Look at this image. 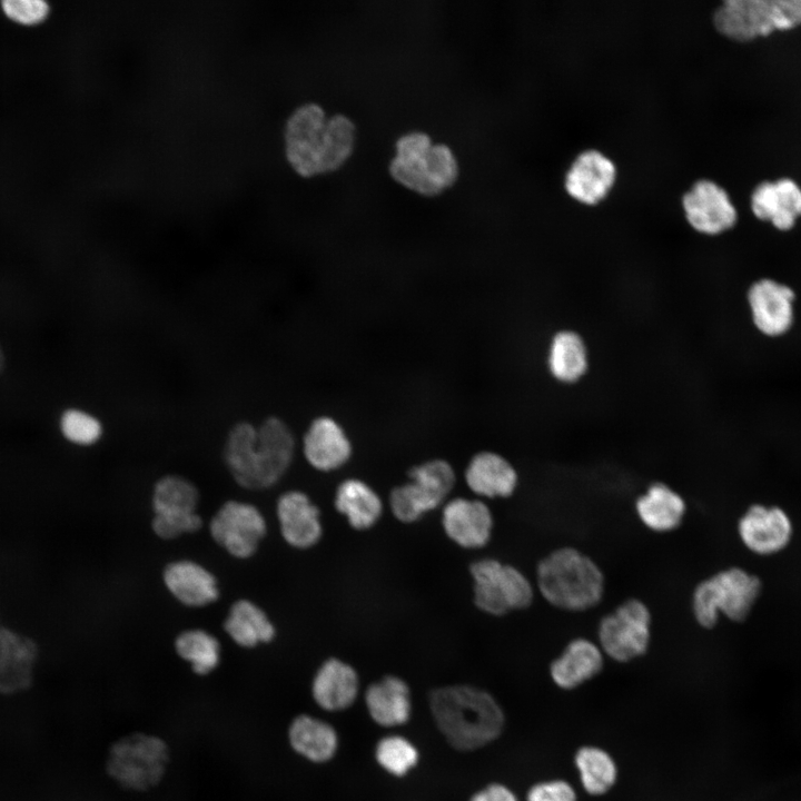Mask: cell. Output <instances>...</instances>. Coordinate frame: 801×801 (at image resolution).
Segmentation results:
<instances>
[{"label": "cell", "instance_id": "obj_40", "mask_svg": "<svg viewBox=\"0 0 801 801\" xmlns=\"http://www.w3.org/2000/svg\"><path fill=\"white\" fill-rule=\"evenodd\" d=\"M469 801H518L514 792L502 783H491L476 791Z\"/></svg>", "mask_w": 801, "mask_h": 801}, {"label": "cell", "instance_id": "obj_9", "mask_svg": "<svg viewBox=\"0 0 801 801\" xmlns=\"http://www.w3.org/2000/svg\"><path fill=\"white\" fill-rule=\"evenodd\" d=\"M713 21L724 36L748 41L801 24V0H728Z\"/></svg>", "mask_w": 801, "mask_h": 801}, {"label": "cell", "instance_id": "obj_6", "mask_svg": "<svg viewBox=\"0 0 801 801\" xmlns=\"http://www.w3.org/2000/svg\"><path fill=\"white\" fill-rule=\"evenodd\" d=\"M763 590L754 573L730 566L702 580L692 594V612L703 629H713L720 616L734 623L744 622L756 606Z\"/></svg>", "mask_w": 801, "mask_h": 801}, {"label": "cell", "instance_id": "obj_16", "mask_svg": "<svg viewBox=\"0 0 801 801\" xmlns=\"http://www.w3.org/2000/svg\"><path fill=\"white\" fill-rule=\"evenodd\" d=\"M683 208L690 225L703 234H720L736 221V210L728 194L710 180L698 181L684 195Z\"/></svg>", "mask_w": 801, "mask_h": 801}, {"label": "cell", "instance_id": "obj_36", "mask_svg": "<svg viewBox=\"0 0 801 801\" xmlns=\"http://www.w3.org/2000/svg\"><path fill=\"white\" fill-rule=\"evenodd\" d=\"M61 432L63 436L78 445L96 443L102 428L93 416L77 409L67 411L61 417Z\"/></svg>", "mask_w": 801, "mask_h": 801}, {"label": "cell", "instance_id": "obj_28", "mask_svg": "<svg viewBox=\"0 0 801 801\" xmlns=\"http://www.w3.org/2000/svg\"><path fill=\"white\" fill-rule=\"evenodd\" d=\"M635 511L649 530L668 533L678 528L686 513L684 498L669 485L656 482L637 497Z\"/></svg>", "mask_w": 801, "mask_h": 801}, {"label": "cell", "instance_id": "obj_3", "mask_svg": "<svg viewBox=\"0 0 801 801\" xmlns=\"http://www.w3.org/2000/svg\"><path fill=\"white\" fill-rule=\"evenodd\" d=\"M431 713L445 740L456 750L473 751L494 741L505 718L487 691L468 684L436 688L428 695Z\"/></svg>", "mask_w": 801, "mask_h": 801}, {"label": "cell", "instance_id": "obj_30", "mask_svg": "<svg viewBox=\"0 0 801 801\" xmlns=\"http://www.w3.org/2000/svg\"><path fill=\"white\" fill-rule=\"evenodd\" d=\"M224 629L237 645L245 649L269 643L276 635L267 614L249 600H238L230 606Z\"/></svg>", "mask_w": 801, "mask_h": 801}, {"label": "cell", "instance_id": "obj_18", "mask_svg": "<svg viewBox=\"0 0 801 801\" xmlns=\"http://www.w3.org/2000/svg\"><path fill=\"white\" fill-rule=\"evenodd\" d=\"M793 291L772 279L754 283L748 300L756 328L768 336L784 334L793 322Z\"/></svg>", "mask_w": 801, "mask_h": 801}, {"label": "cell", "instance_id": "obj_34", "mask_svg": "<svg viewBox=\"0 0 801 801\" xmlns=\"http://www.w3.org/2000/svg\"><path fill=\"white\" fill-rule=\"evenodd\" d=\"M581 783L586 792L600 795L615 783L617 769L613 758L597 746H583L574 758Z\"/></svg>", "mask_w": 801, "mask_h": 801}, {"label": "cell", "instance_id": "obj_26", "mask_svg": "<svg viewBox=\"0 0 801 801\" xmlns=\"http://www.w3.org/2000/svg\"><path fill=\"white\" fill-rule=\"evenodd\" d=\"M603 659L599 644L576 637L551 663L550 674L558 688L572 690L596 676L603 668Z\"/></svg>", "mask_w": 801, "mask_h": 801}, {"label": "cell", "instance_id": "obj_5", "mask_svg": "<svg viewBox=\"0 0 801 801\" xmlns=\"http://www.w3.org/2000/svg\"><path fill=\"white\" fill-rule=\"evenodd\" d=\"M170 758V746L162 736L134 731L110 743L103 768L107 777L120 789L141 793L162 782Z\"/></svg>", "mask_w": 801, "mask_h": 801}, {"label": "cell", "instance_id": "obj_29", "mask_svg": "<svg viewBox=\"0 0 801 801\" xmlns=\"http://www.w3.org/2000/svg\"><path fill=\"white\" fill-rule=\"evenodd\" d=\"M334 506L356 531L374 527L384 510L377 492L359 478H346L338 484Z\"/></svg>", "mask_w": 801, "mask_h": 801}, {"label": "cell", "instance_id": "obj_41", "mask_svg": "<svg viewBox=\"0 0 801 801\" xmlns=\"http://www.w3.org/2000/svg\"><path fill=\"white\" fill-rule=\"evenodd\" d=\"M4 365H6V358H4V354H3V352H2V348H1V346H0V374L2 373V370H3V368H4Z\"/></svg>", "mask_w": 801, "mask_h": 801}, {"label": "cell", "instance_id": "obj_1", "mask_svg": "<svg viewBox=\"0 0 801 801\" xmlns=\"http://www.w3.org/2000/svg\"><path fill=\"white\" fill-rule=\"evenodd\" d=\"M355 140V125L348 117H328L316 103L298 107L285 127L287 159L304 177L342 167L353 154Z\"/></svg>", "mask_w": 801, "mask_h": 801}, {"label": "cell", "instance_id": "obj_32", "mask_svg": "<svg viewBox=\"0 0 801 801\" xmlns=\"http://www.w3.org/2000/svg\"><path fill=\"white\" fill-rule=\"evenodd\" d=\"M175 651L199 676L211 674L221 662L219 641L204 630L194 629L181 632L175 640Z\"/></svg>", "mask_w": 801, "mask_h": 801}, {"label": "cell", "instance_id": "obj_2", "mask_svg": "<svg viewBox=\"0 0 801 801\" xmlns=\"http://www.w3.org/2000/svg\"><path fill=\"white\" fill-rule=\"evenodd\" d=\"M290 428L278 417H268L258 429L249 423L236 424L228 434L225 463L238 485L246 490L274 486L294 458Z\"/></svg>", "mask_w": 801, "mask_h": 801}, {"label": "cell", "instance_id": "obj_35", "mask_svg": "<svg viewBox=\"0 0 801 801\" xmlns=\"http://www.w3.org/2000/svg\"><path fill=\"white\" fill-rule=\"evenodd\" d=\"M378 765L394 777L408 774L419 762L417 746L400 734H388L378 740L374 751Z\"/></svg>", "mask_w": 801, "mask_h": 801}, {"label": "cell", "instance_id": "obj_13", "mask_svg": "<svg viewBox=\"0 0 801 801\" xmlns=\"http://www.w3.org/2000/svg\"><path fill=\"white\" fill-rule=\"evenodd\" d=\"M214 541L237 558L254 555L267 532L260 511L248 503L228 501L209 523Z\"/></svg>", "mask_w": 801, "mask_h": 801}, {"label": "cell", "instance_id": "obj_25", "mask_svg": "<svg viewBox=\"0 0 801 801\" xmlns=\"http://www.w3.org/2000/svg\"><path fill=\"white\" fill-rule=\"evenodd\" d=\"M751 208L756 218L789 230L801 216V189L790 179L762 182L753 191Z\"/></svg>", "mask_w": 801, "mask_h": 801}, {"label": "cell", "instance_id": "obj_37", "mask_svg": "<svg viewBox=\"0 0 801 801\" xmlns=\"http://www.w3.org/2000/svg\"><path fill=\"white\" fill-rule=\"evenodd\" d=\"M1 8L7 18L22 26H36L49 14V6L41 0H6Z\"/></svg>", "mask_w": 801, "mask_h": 801}, {"label": "cell", "instance_id": "obj_21", "mask_svg": "<svg viewBox=\"0 0 801 801\" xmlns=\"http://www.w3.org/2000/svg\"><path fill=\"white\" fill-rule=\"evenodd\" d=\"M364 698L369 716L380 726H399L411 719V689L400 676L384 675L367 686Z\"/></svg>", "mask_w": 801, "mask_h": 801}, {"label": "cell", "instance_id": "obj_22", "mask_svg": "<svg viewBox=\"0 0 801 801\" xmlns=\"http://www.w3.org/2000/svg\"><path fill=\"white\" fill-rule=\"evenodd\" d=\"M615 180L614 164L600 151L582 152L571 166L565 188L576 200L593 205L605 197Z\"/></svg>", "mask_w": 801, "mask_h": 801}, {"label": "cell", "instance_id": "obj_8", "mask_svg": "<svg viewBox=\"0 0 801 801\" xmlns=\"http://www.w3.org/2000/svg\"><path fill=\"white\" fill-rule=\"evenodd\" d=\"M473 602L485 614L502 616L527 609L534 600V587L514 565L483 557L469 565Z\"/></svg>", "mask_w": 801, "mask_h": 801}, {"label": "cell", "instance_id": "obj_20", "mask_svg": "<svg viewBox=\"0 0 801 801\" xmlns=\"http://www.w3.org/2000/svg\"><path fill=\"white\" fill-rule=\"evenodd\" d=\"M353 453L343 427L332 417L313 421L304 436V455L315 469L333 472L344 466Z\"/></svg>", "mask_w": 801, "mask_h": 801}, {"label": "cell", "instance_id": "obj_10", "mask_svg": "<svg viewBox=\"0 0 801 801\" xmlns=\"http://www.w3.org/2000/svg\"><path fill=\"white\" fill-rule=\"evenodd\" d=\"M409 481L390 490L388 502L396 520L404 524L419 521L445 504L456 483L452 465L434 458L411 467Z\"/></svg>", "mask_w": 801, "mask_h": 801}, {"label": "cell", "instance_id": "obj_4", "mask_svg": "<svg viewBox=\"0 0 801 801\" xmlns=\"http://www.w3.org/2000/svg\"><path fill=\"white\" fill-rule=\"evenodd\" d=\"M536 585L544 600L554 607L582 612L601 602L605 578L590 556L577 548L563 546L538 562Z\"/></svg>", "mask_w": 801, "mask_h": 801}, {"label": "cell", "instance_id": "obj_24", "mask_svg": "<svg viewBox=\"0 0 801 801\" xmlns=\"http://www.w3.org/2000/svg\"><path fill=\"white\" fill-rule=\"evenodd\" d=\"M468 488L479 497L506 498L514 494L518 475L502 455L485 451L475 454L465 469Z\"/></svg>", "mask_w": 801, "mask_h": 801}, {"label": "cell", "instance_id": "obj_14", "mask_svg": "<svg viewBox=\"0 0 801 801\" xmlns=\"http://www.w3.org/2000/svg\"><path fill=\"white\" fill-rule=\"evenodd\" d=\"M39 646L34 640L0 626V698L28 693L36 683Z\"/></svg>", "mask_w": 801, "mask_h": 801}, {"label": "cell", "instance_id": "obj_23", "mask_svg": "<svg viewBox=\"0 0 801 801\" xmlns=\"http://www.w3.org/2000/svg\"><path fill=\"white\" fill-rule=\"evenodd\" d=\"M287 742L300 758L312 763L332 760L339 745L336 729L327 721L308 713L295 715L287 726Z\"/></svg>", "mask_w": 801, "mask_h": 801}, {"label": "cell", "instance_id": "obj_39", "mask_svg": "<svg viewBox=\"0 0 801 801\" xmlns=\"http://www.w3.org/2000/svg\"><path fill=\"white\" fill-rule=\"evenodd\" d=\"M526 801H576V793L567 782L550 780L534 784L527 792Z\"/></svg>", "mask_w": 801, "mask_h": 801}, {"label": "cell", "instance_id": "obj_38", "mask_svg": "<svg viewBox=\"0 0 801 801\" xmlns=\"http://www.w3.org/2000/svg\"><path fill=\"white\" fill-rule=\"evenodd\" d=\"M201 526L202 521L197 513L180 516L155 515L151 522L155 534L164 540H174L194 533Z\"/></svg>", "mask_w": 801, "mask_h": 801}, {"label": "cell", "instance_id": "obj_11", "mask_svg": "<svg viewBox=\"0 0 801 801\" xmlns=\"http://www.w3.org/2000/svg\"><path fill=\"white\" fill-rule=\"evenodd\" d=\"M652 616L639 599H629L603 616L597 627L599 646L614 661L625 663L646 653Z\"/></svg>", "mask_w": 801, "mask_h": 801}, {"label": "cell", "instance_id": "obj_27", "mask_svg": "<svg viewBox=\"0 0 801 801\" xmlns=\"http://www.w3.org/2000/svg\"><path fill=\"white\" fill-rule=\"evenodd\" d=\"M162 577L168 591L187 606H205L219 596L216 577L196 562L181 560L169 563Z\"/></svg>", "mask_w": 801, "mask_h": 801}, {"label": "cell", "instance_id": "obj_15", "mask_svg": "<svg viewBox=\"0 0 801 801\" xmlns=\"http://www.w3.org/2000/svg\"><path fill=\"white\" fill-rule=\"evenodd\" d=\"M442 527L446 536L466 550L488 544L494 527L490 507L478 498L455 497L442 507Z\"/></svg>", "mask_w": 801, "mask_h": 801}, {"label": "cell", "instance_id": "obj_31", "mask_svg": "<svg viewBox=\"0 0 801 801\" xmlns=\"http://www.w3.org/2000/svg\"><path fill=\"white\" fill-rule=\"evenodd\" d=\"M587 350L582 337L572 330L558 332L548 349L547 365L554 378L574 383L587 369Z\"/></svg>", "mask_w": 801, "mask_h": 801}, {"label": "cell", "instance_id": "obj_7", "mask_svg": "<svg viewBox=\"0 0 801 801\" xmlns=\"http://www.w3.org/2000/svg\"><path fill=\"white\" fill-rule=\"evenodd\" d=\"M392 177L404 187L424 196H436L453 186L458 164L444 144H434L423 132H409L396 142L389 165Z\"/></svg>", "mask_w": 801, "mask_h": 801}, {"label": "cell", "instance_id": "obj_17", "mask_svg": "<svg viewBox=\"0 0 801 801\" xmlns=\"http://www.w3.org/2000/svg\"><path fill=\"white\" fill-rule=\"evenodd\" d=\"M276 513L281 536L291 547L307 550L320 541V511L306 493L297 490L285 492L277 501Z\"/></svg>", "mask_w": 801, "mask_h": 801}, {"label": "cell", "instance_id": "obj_33", "mask_svg": "<svg viewBox=\"0 0 801 801\" xmlns=\"http://www.w3.org/2000/svg\"><path fill=\"white\" fill-rule=\"evenodd\" d=\"M199 494L185 477L167 475L157 481L152 492L155 515L180 516L196 513Z\"/></svg>", "mask_w": 801, "mask_h": 801}, {"label": "cell", "instance_id": "obj_19", "mask_svg": "<svg viewBox=\"0 0 801 801\" xmlns=\"http://www.w3.org/2000/svg\"><path fill=\"white\" fill-rule=\"evenodd\" d=\"M359 692V676L349 663L328 657L316 670L310 693L317 706L337 712L349 708Z\"/></svg>", "mask_w": 801, "mask_h": 801}, {"label": "cell", "instance_id": "obj_12", "mask_svg": "<svg viewBox=\"0 0 801 801\" xmlns=\"http://www.w3.org/2000/svg\"><path fill=\"white\" fill-rule=\"evenodd\" d=\"M741 544L750 553L770 557L784 552L794 536L790 514L774 504L754 503L745 508L736 523Z\"/></svg>", "mask_w": 801, "mask_h": 801}]
</instances>
